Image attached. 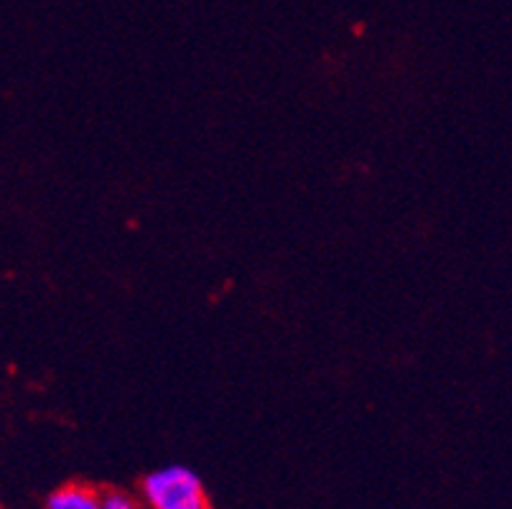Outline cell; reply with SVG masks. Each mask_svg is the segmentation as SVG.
<instances>
[{"label":"cell","mask_w":512,"mask_h":509,"mask_svg":"<svg viewBox=\"0 0 512 509\" xmlns=\"http://www.w3.org/2000/svg\"><path fill=\"white\" fill-rule=\"evenodd\" d=\"M141 497L146 509H209L202 479L184 464L151 471L141 484Z\"/></svg>","instance_id":"1"},{"label":"cell","mask_w":512,"mask_h":509,"mask_svg":"<svg viewBox=\"0 0 512 509\" xmlns=\"http://www.w3.org/2000/svg\"><path fill=\"white\" fill-rule=\"evenodd\" d=\"M102 497V509H143V504L138 499H133L125 492H105Z\"/></svg>","instance_id":"3"},{"label":"cell","mask_w":512,"mask_h":509,"mask_svg":"<svg viewBox=\"0 0 512 509\" xmlns=\"http://www.w3.org/2000/svg\"><path fill=\"white\" fill-rule=\"evenodd\" d=\"M44 509H102V497L87 484H64L46 497Z\"/></svg>","instance_id":"2"}]
</instances>
